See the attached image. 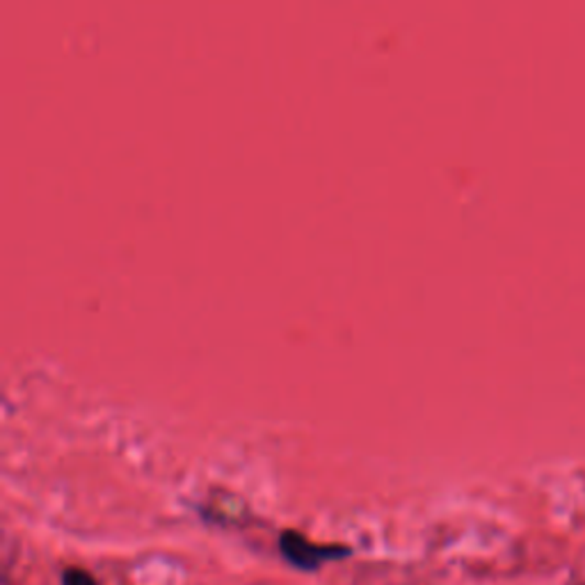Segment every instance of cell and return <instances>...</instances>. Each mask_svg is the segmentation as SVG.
Listing matches in <instances>:
<instances>
[{
	"label": "cell",
	"instance_id": "obj_2",
	"mask_svg": "<svg viewBox=\"0 0 585 585\" xmlns=\"http://www.w3.org/2000/svg\"><path fill=\"white\" fill-rule=\"evenodd\" d=\"M63 585H99L97 578L80 567H69L63 574Z\"/></svg>",
	"mask_w": 585,
	"mask_h": 585
},
{
	"label": "cell",
	"instance_id": "obj_1",
	"mask_svg": "<svg viewBox=\"0 0 585 585\" xmlns=\"http://www.w3.org/2000/svg\"><path fill=\"white\" fill-rule=\"evenodd\" d=\"M279 551L292 567H298L302 572H313L320 565H325L330 561H341L345 555H350L347 547L341 544H318L307 540L298 531H284L279 536Z\"/></svg>",
	"mask_w": 585,
	"mask_h": 585
}]
</instances>
